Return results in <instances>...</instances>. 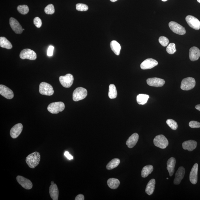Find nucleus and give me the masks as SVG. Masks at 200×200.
<instances>
[{
	"label": "nucleus",
	"instance_id": "473e14b6",
	"mask_svg": "<svg viewBox=\"0 0 200 200\" xmlns=\"http://www.w3.org/2000/svg\"><path fill=\"white\" fill-rule=\"evenodd\" d=\"M166 123L173 130H177L178 128V125L177 123L174 120L172 119H168L166 121Z\"/></svg>",
	"mask_w": 200,
	"mask_h": 200
},
{
	"label": "nucleus",
	"instance_id": "37998d69",
	"mask_svg": "<svg viewBox=\"0 0 200 200\" xmlns=\"http://www.w3.org/2000/svg\"><path fill=\"white\" fill-rule=\"evenodd\" d=\"M195 107L196 109L200 111V104L196 105Z\"/></svg>",
	"mask_w": 200,
	"mask_h": 200
},
{
	"label": "nucleus",
	"instance_id": "4468645a",
	"mask_svg": "<svg viewBox=\"0 0 200 200\" xmlns=\"http://www.w3.org/2000/svg\"><path fill=\"white\" fill-rule=\"evenodd\" d=\"M0 94L8 100H11L14 97V93L12 90L2 85H0Z\"/></svg>",
	"mask_w": 200,
	"mask_h": 200
},
{
	"label": "nucleus",
	"instance_id": "423d86ee",
	"mask_svg": "<svg viewBox=\"0 0 200 200\" xmlns=\"http://www.w3.org/2000/svg\"><path fill=\"white\" fill-rule=\"evenodd\" d=\"M39 91L41 94L47 96H51L54 93L53 87L52 86L45 82H42L40 83Z\"/></svg>",
	"mask_w": 200,
	"mask_h": 200
},
{
	"label": "nucleus",
	"instance_id": "20e7f679",
	"mask_svg": "<svg viewBox=\"0 0 200 200\" xmlns=\"http://www.w3.org/2000/svg\"><path fill=\"white\" fill-rule=\"evenodd\" d=\"M154 143L156 147L162 149L166 148L169 145L167 138L163 134L156 136L154 139Z\"/></svg>",
	"mask_w": 200,
	"mask_h": 200
},
{
	"label": "nucleus",
	"instance_id": "f3484780",
	"mask_svg": "<svg viewBox=\"0 0 200 200\" xmlns=\"http://www.w3.org/2000/svg\"><path fill=\"white\" fill-rule=\"evenodd\" d=\"M185 173V168L182 166L179 167L175 174V178L174 180V184L175 185L180 184L181 181L184 178Z\"/></svg>",
	"mask_w": 200,
	"mask_h": 200
},
{
	"label": "nucleus",
	"instance_id": "cd10ccee",
	"mask_svg": "<svg viewBox=\"0 0 200 200\" xmlns=\"http://www.w3.org/2000/svg\"><path fill=\"white\" fill-rule=\"evenodd\" d=\"M154 170L153 166L151 165H147L143 168L141 172L142 177L143 178L147 177L148 176L152 173Z\"/></svg>",
	"mask_w": 200,
	"mask_h": 200
},
{
	"label": "nucleus",
	"instance_id": "72a5a7b5",
	"mask_svg": "<svg viewBox=\"0 0 200 200\" xmlns=\"http://www.w3.org/2000/svg\"><path fill=\"white\" fill-rule=\"evenodd\" d=\"M45 12L48 15L53 14L55 12V8L53 5L52 4L48 5L45 9Z\"/></svg>",
	"mask_w": 200,
	"mask_h": 200
},
{
	"label": "nucleus",
	"instance_id": "a211bd4d",
	"mask_svg": "<svg viewBox=\"0 0 200 200\" xmlns=\"http://www.w3.org/2000/svg\"><path fill=\"white\" fill-rule=\"evenodd\" d=\"M198 164H195L192 167L190 173L189 179L190 182L192 184L195 185L197 184L198 181Z\"/></svg>",
	"mask_w": 200,
	"mask_h": 200
},
{
	"label": "nucleus",
	"instance_id": "6e6552de",
	"mask_svg": "<svg viewBox=\"0 0 200 200\" xmlns=\"http://www.w3.org/2000/svg\"><path fill=\"white\" fill-rule=\"evenodd\" d=\"M20 57L22 59H28L35 60L37 58L36 54L33 50L29 49H25L20 54Z\"/></svg>",
	"mask_w": 200,
	"mask_h": 200
},
{
	"label": "nucleus",
	"instance_id": "a878e982",
	"mask_svg": "<svg viewBox=\"0 0 200 200\" xmlns=\"http://www.w3.org/2000/svg\"><path fill=\"white\" fill-rule=\"evenodd\" d=\"M111 49L117 55H119L121 50V45L117 41H112L110 44Z\"/></svg>",
	"mask_w": 200,
	"mask_h": 200
},
{
	"label": "nucleus",
	"instance_id": "7c9ffc66",
	"mask_svg": "<svg viewBox=\"0 0 200 200\" xmlns=\"http://www.w3.org/2000/svg\"><path fill=\"white\" fill-rule=\"evenodd\" d=\"M108 96L111 99H115L117 96V91L116 87L113 84H111L109 86V93Z\"/></svg>",
	"mask_w": 200,
	"mask_h": 200
},
{
	"label": "nucleus",
	"instance_id": "9d476101",
	"mask_svg": "<svg viewBox=\"0 0 200 200\" xmlns=\"http://www.w3.org/2000/svg\"><path fill=\"white\" fill-rule=\"evenodd\" d=\"M186 20L188 25L192 28L197 30L200 29V22L195 17L191 15H188L186 17Z\"/></svg>",
	"mask_w": 200,
	"mask_h": 200
},
{
	"label": "nucleus",
	"instance_id": "a18cd8bd",
	"mask_svg": "<svg viewBox=\"0 0 200 200\" xmlns=\"http://www.w3.org/2000/svg\"><path fill=\"white\" fill-rule=\"evenodd\" d=\"M168 1V0H162V1L163 2H166Z\"/></svg>",
	"mask_w": 200,
	"mask_h": 200
},
{
	"label": "nucleus",
	"instance_id": "393cba45",
	"mask_svg": "<svg viewBox=\"0 0 200 200\" xmlns=\"http://www.w3.org/2000/svg\"><path fill=\"white\" fill-rule=\"evenodd\" d=\"M120 182L118 179L111 178L107 181V184L108 186L112 189H117L120 185Z\"/></svg>",
	"mask_w": 200,
	"mask_h": 200
},
{
	"label": "nucleus",
	"instance_id": "ddd939ff",
	"mask_svg": "<svg viewBox=\"0 0 200 200\" xmlns=\"http://www.w3.org/2000/svg\"><path fill=\"white\" fill-rule=\"evenodd\" d=\"M158 65V62L156 60L149 58L146 59L141 63V68L143 70H149L154 68Z\"/></svg>",
	"mask_w": 200,
	"mask_h": 200
},
{
	"label": "nucleus",
	"instance_id": "2eb2a0df",
	"mask_svg": "<svg viewBox=\"0 0 200 200\" xmlns=\"http://www.w3.org/2000/svg\"><path fill=\"white\" fill-rule=\"evenodd\" d=\"M147 82L148 85L155 87H162L165 83L164 80L157 78H149Z\"/></svg>",
	"mask_w": 200,
	"mask_h": 200
},
{
	"label": "nucleus",
	"instance_id": "7ed1b4c3",
	"mask_svg": "<svg viewBox=\"0 0 200 200\" xmlns=\"http://www.w3.org/2000/svg\"><path fill=\"white\" fill-rule=\"evenodd\" d=\"M87 90L82 87H79L74 90L73 93V100L77 102L83 100L87 96Z\"/></svg>",
	"mask_w": 200,
	"mask_h": 200
},
{
	"label": "nucleus",
	"instance_id": "4be33fe9",
	"mask_svg": "<svg viewBox=\"0 0 200 200\" xmlns=\"http://www.w3.org/2000/svg\"><path fill=\"white\" fill-rule=\"evenodd\" d=\"M49 194L52 200L58 199L59 190L57 185L54 184L50 186Z\"/></svg>",
	"mask_w": 200,
	"mask_h": 200
},
{
	"label": "nucleus",
	"instance_id": "6ab92c4d",
	"mask_svg": "<svg viewBox=\"0 0 200 200\" xmlns=\"http://www.w3.org/2000/svg\"><path fill=\"white\" fill-rule=\"evenodd\" d=\"M200 57V50L197 47L194 46L189 50V57L190 61L198 60Z\"/></svg>",
	"mask_w": 200,
	"mask_h": 200
},
{
	"label": "nucleus",
	"instance_id": "39448f33",
	"mask_svg": "<svg viewBox=\"0 0 200 200\" xmlns=\"http://www.w3.org/2000/svg\"><path fill=\"white\" fill-rule=\"evenodd\" d=\"M195 85V79L192 77H188L182 80L181 88L183 90L189 91L193 89Z\"/></svg>",
	"mask_w": 200,
	"mask_h": 200
},
{
	"label": "nucleus",
	"instance_id": "dca6fc26",
	"mask_svg": "<svg viewBox=\"0 0 200 200\" xmlns=\"http://www.w3.org/2000/svg\"><path fill=\"white\" fill-rule=\"evenodd\" d=\"M23 126L21 123H18L12 127L10 130V135L13 139H15L19 136L23 130Z\"/></svg>",
	"mask_w": 200,
	"mask_h": 200
},
{
	"label": "nucleus",
	"instance_id": "c9c22d12",
	"mask_svg": "<svg viewBox=\"0 0 200 200\" xmlns=\"http://www.w3.org/2000/svg\"><path fill=\"white\" fill-rule=\"evenodd\" d=\"M76 9L79 11H86L88 9V6L85 4L79 3L76 5Z\"/></svg>",
	"mask_w": 200,
	"mask_h": 200
},
{
	"label": "nucleus",
	"instance_id": "5701e85b",
	"mask_svg": "<svg viewBox=\"0 0 200 200\" xmlns=\"http://www.w3.org/2000/svg\"><path fill=\"white\" fill-rule=\"evenodd\" d=\"M175 159L171 157L168 160L167 162V169L169 172L170 177L172 176L175 172V167L176 164Z\"/></svg>",
	"mask_w": 200,
	"mask_h": 200
},
{
	"label": "nucleus",
	"instance_id": "4c0bfd02",
	"mask_svg": "<svg viewBox=\"0 0 200 200\" xmlns=\"http://www.w3.org/2000/svg\"><path fill=\"white\" fill-rule=\"evenodd\" d=\"M33 23L37 28H40L42 25V20L38 17H35L33 19Z\"/></svg>",
	"mask_w": 200,
	"mask_h": 200
},
{
	"label": "nucleus",
	"instance_id": "09e8293b",
	"mask_svg": "<svg viewBox=\"0 0 200 200\" xmlns=\"http://www.w3.org/2000/svg\"><path fill=\"white\" fill-rule=\"evenodd\" d=\"M166 179H169V178H168V177H167V178H166Z\"/></svg>",
	"mask_w": 200,
	"mask_h": 200
},
{
	"label": "nucleus",
	"instance_id": "79ce46f5",
	"mask_svg": "<svg viewBox=\"0 0 200 200\" xmlns=\"http://www.w3.org/2000/svg\"><path fill=\"white\" fill-rule=\"evenodd\" d=\"M84 199H85L84 196L82 194H79V195H78L76 196L75 199V200H84Z\"/></svg>",
	"mask_w": 200,
	"mask_h": 200
},
{
	"label": "nucleus",
	"instance_id": "2f4dec72",
	"mask_svg": "<svg viewBox=\"0 0 200 200\" xmlns=\"http://www.w3.org/2000/svg\"><path fill=\"white\" fill-rule=\"evenodd\" d=\"M18 12L22 15L27 14L29 12L28 6L27 5H21L18 6L17 7Z\"/></svg>",
	"mask_w": 200,
	"mask_h": 200
},
{
	"label": "nucleus",
	"instance_id": "0eeeda50",
	"mask_svg": "<svg viewBox=\"0 0 200 200\" xmlns=\"http://www.w3.org/2000/svg\"><path fill=\"white\" fill-rule=\"evenodd\" d=\"M59 80L63 87L69 88L71 87L73 83L74 78L72 74H68L65 76H60Z\"/></svg>",
	"mask_w": 200,
	"mask_h": 200
},
{
	"label": "nucleus",
	"instance_id": "f8f14e48",
	"mask_svg": "<svg viewBox=\"0 0 200 200\" xmlns=\"http://www.w3.org/2000/svg\"><path fill=\"white\" fill-rule=\"evenodd\" d=\"M9 23L13 31L16 34H21L23 32V29L18 20L14 18H11Z\"/></svg>",
	"mask_w": 200,
	"mask_h": 200
},
{
	"label": "nucleus",
	"instance_id": "ea45409f",
	"mask_svg": "<svg viewBox=\"0 0 200 200\" xmlns=\"http://www.w3.org/2000/svg\"><path fill=\"white\" fill-rule=\"evenodd\" d=\"M54 49V47L53 46L50 45L49 47L48 48L47 52V55L49 57H51V56L53 55Z\"/></svg>",
	"mask_w": 200,
	"mask_h": 200
},
{
	"label": "nucleus",
	"instance_id": "aec40b11",
	"mask_svg": "<svg viewBox=\"0 0 200 200\" xmlns=\"http://www.w3.org/2000/svg\"><path fill=\"white\" fill-rule=\"evenodd\" d=\"M139 136L137 133H134L130 136L126 142V145L129 148H132L138 143Z\"/></svg>",
	"mask_w": 200,
	"mask_h": 200
},
{
	"label": "nucleus",
	"instance_id": "bb28decb",
	"mask_svg": "<svg viewBox=\"0 0 200 200\" xmlns=\"http://www.w3.org/2000/svg\"><path fill=\"white\" fill-rule=\"evenodd\" d=\"M0 46L1 47L10 49L12 48V45L10 41L5 37H0Z\"/></svg>",
	"mask_w": 200,
	"mask_h": 200
},
{
	"label": "nucleus",
	"instance_id": "f03ea898",
	"mask_svg": "<svg viewBox=\"0 0 200 200\" xmlns=\"http://www.w3.org/2000/svg\"><path fill=\"white\" fill-rule=\"evenodd\" d=\"M65 105L63 102H58L52 103L48 105L47 109L49 112L52 114H57L64 110Z\"/></svg>",
	"mask_w": 200,
	"mask_h": 200
},
{
	"label": "nucleus",
	"instance_id": "f704fd0d",
	"mask_svg": "<svg viewBox=\"0 0 200 200\" xmlns=\"http://www.w3.org/2000/svg\"><path fill=\"white\" fill-rule=\"evenodd\" d=\"M166 51L169 54H173L177 51L176 49L175 44L174 43H171L166 48Z\"/></svg>",
	"mask_w": 200,
	"mask_h": 200
},
{
	"label": "nucleus",
	"instance_id": "e433bc0d",
	"mask_svg": "<svg viewBox=\"0 0 200 200\" xmlns=\"http://www.w3.org/2000/svg\"><path fill=\"white\" fill-rule=\"evenodd\" d=\"M159 41L160 44L164 47L167 46L169 43V40L168 38L163 36L160 37L159 39Z\"/></svg>",
	"mask_w": 200,
	"mask_h": 200
},
{
	"label": "nucleus",
	"instance_id": "c756f323",
	"mask_svg": "<svg viewBox=\"0 0 200 200\" xmlns=\"http://www.w3.org/2000/svg\"><path fill=\"white\" fill-rule=\"evenodd\" d=\"M120 163V160L118 158L113 159L108 163L106 168L108 170H112L117 167Z\"/></svg>",
	"mask_w": 200,
	"mask_h": 200
},
{
	"label": "nucleus",
	"instance_id": "c85d7f7f",
	"mask_svg": "<svg viewBox=\"0 0 200 200\" xmlns=\"http://www.w3.org/2000/svg\"><path fill=\"white\" fill-rule=\"evenodd\" d=\"M149 97L148 95L146 94H140L138 95L136 98L138 103L141 105H143L146 104Z\"/></svg>",
	"mask_w": 200,
	"mask_h": 200
},
{
	"label": "nucleus",
	"instance_id": "412c9836",
	"mask_svg": "<svg viewBox=\"0 0 200 200\" xmlns=\"http://www.w3.org/2000/svg\"><path fill=\"white\" fill-rule=\"evenodd\" d=\"M197 143L194 140H189L186 141L182 143L183 148L185 150L192 151L194 150L197 147Z\"/></svg>",
	"mask_w": 200,
	"mask_h": 200
},
{
	"label": "nucleus",
	"instance_id": "b1692460",
	"mask_svg": "<svg viewBox=\"0 0 200 200\" xmlns=\"http://www.w3.org/2000/svg\"><path fill=\"white\" fill-rule=\"evenodd\" d=\"M155 180L154 179H151L147 184L145 192L147 195H151L154 193L155 190Z\"/></svg>",
	"mask_w": 200,
	"mask_h": 200
},
{
	"label": "nucleus",
	"instance_id": "de8ad7c7",
	"mask_svg": "<svg viewBox=\"0 0 200 200\" xmlns=\"http://www.w3.org/2000/svg\"><path fill=\"white\" fill-rule=\"evenodd\" d=\"M197 1L199 3H200V0H197Z\"/></svg>",
	"mask_w": 200,
	"mask_h": 200
},
{
	"label": "nucleus",
	"instance_id": "f257e3e1",
	"mask_svg": "<svg viewBox=\"0 0 200 200\" xmlns=\"http://www.w3.org/2000/svg\"><path fill=\"white\" fill-rule=\"evenodd\" d=\"M40 160V153L35 152L29 155L26 159V162L29 167L34 169L38 166Z\"/></svg>",
	"mask_w": 200,
	"mask_h": 200
},
{
	"label": "nucleus",
	"instance_id": "1a4fd4ad",
	"mask_svg": "<svg viewBox=\"0 0 200 200\" xmlns=\"http://www.w3.org/2000/svg\"><path fill=\"white\" fill-rule=\"evenodd\" d=\"M169 26L170 29L177 34L184 35L186 33L185 28L177 22L173 21L170 22Z\"/></svg>",
	"mask_w": 200,
	"mask_h": 200
},
{
	"label": "nucleus",
	"instance_id": "49530a36",
	"mask_svg": "<svg viewBox=\"0 0 200 200\" xmlns=\"http://www.w3.org/2000/svg\"><path fill=\"white\" fill-rule=\"evenodd\" d=\"M54 184V183L53 181H52V182H51V184Z\"/></svg>",
	"mask_w": 200,
	"mask_h": 200
},
{
	"label": "nucleus",
	"instance_id": "a19ab883",
	"mask_svg": "<svg viewBox=\"0 0 200 200\" xmlns=\"http://www.w3.org/2000/svg\"><path fill=\"white\" fill-rule=\"evenodd\" d=\"M64 155L68 160H73V156L71 155L68 151H66L64 153Z\"/></svg>",
	"mask_w": 200,
	"mask_h": 200
},
{
	"label": "nucleus",
	"instance_id": "58836bf2",
	"mask_svg": "<svg viewBox=\"0 0 200 200\" xmlns=\"http://www.w3.org/2000/svg\"><path fill=\"white\" fill-rule=\"evenodd\" d=\"M189 126L192 128H200V123L197 121H191L189 123Z\"/></svg>",
	"mask_w": 200,
	"mask_h": 200
},
{
	"label": "nucleus",
	"instance_id": "c03bdc74",
	"mask_svg": "<svg viewBox=\"0 0 200 200\" xmlns=\"http://www.w3.org/2000/svg\"><path fill=\"white\" fill-rule=\"evenodd\" d=\"M117 0H110V1L112 2H115L116 1H117Z\"/></svg>",
	"mask_w": 200,
	"mask_h": 200
},
{
	"label": "nucleus",
	"instance_id": "9b49d317",
	"mask_svg": "<svg viewBox=\"0 0 200 200\" xmlns=\"http://www.w3.org/2000/svg\"><path fill=\"white\" fill-rule=\"evenodd\" d=\"M16 179L19 184L25 189L29 190L32 188L33 184L31 181L28 179L21 176H18Z\"/></svg>",
	"mask_w": 200,
	"mask_h": 200
}]
</instances>
